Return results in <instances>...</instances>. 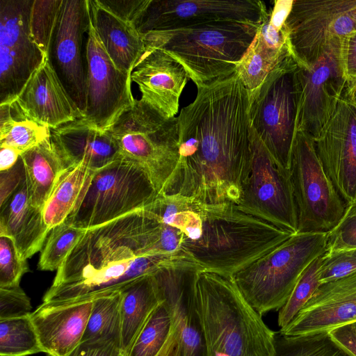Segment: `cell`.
<instances>
[{
  "mask_svg": "<svg viewBox=\"0 0 356 356\" xmlns=\"http://www.w3.org/2000/svg\"><path fill=\"white\" fill-rule=\"evenodd\" d=\"M249 107L250 91L236 72L197 88L177 117L179 159L162 193L237 204L252 156Z\"/></svg>",
  "mask_w": 356,
  "mask_h": 356,
  "instance_id": "cell-1",
  "label": "cell"
},
{
  "mask_svg": "<svg viewBox=\"0 0 356 356\" xmlns=\"http://www.w3.org/2000/svg\"><path fill=\"white\" fill-rule=\"evenodd\" d=\"M149 219L143 208L86 229L57 270L42 304L59 306L95 300L163 268L197 265L184 252L146 254Z\"/></svg>",
  "mask_w": 356,
  "mask_h": 356,
  "instance_id": "cell-2",
  "label": "cell"
},
{
  "mask_svg": "<svg viewBox=\"0 0 356 356\" xmlns=\"http://www.w3.org/2000/svg\"><path fill=\"white\" fill-rule=\"evenodd\" d=\"M200 219L181 250L202 270L232 277L293 234L246 213L236 204H200Z\"/></svg>",
  "mask_w": 356,
  "mask_h": 356,
  "instance_id": "cell-3",
  "label": "cell"
},
{
  "mask_svg": "<svg viewBox=\"0 0 356 356\" xmlns=\"http://www.w3.org/2000/svg\"><path fill=\"white\" fill-rule=\"evenodd\" d=\"M195 297L207 356H275L276 332L247 302L232 277L199 270Z\"/></svg>",
  "mask_w": 356,
  "mask_h": 356,
  "instance_id": "cell-4",
  "label": "cell"
},
{
  "mask_svg": "<svg viewBox=\"0 0 356 356\" xmlns=\"http://www.w3.org/2000/svg\"><path fill=\"white\" fill-rule=\"evenodd\" d=\"M260 24L218 21L142 35L145 49L159 48L168 53L184 67L199 88L236 72Z\"/></svg>",
  "mask_w": 356,
  "mask_h": 356,
  "instance_id": "cell-5",
  "label": "cell"
},
{
  "mask_svg": "<svg viewBox=\"0 0 356 356\" xmlns=\"http://www.w3.org/2000/svg\"><path fill=\"white\" fill-rule=\"evenodd\" d=\"M327 233H296L232 279L261 315L280 310L305 270L325 252Z\"/></svg>",
  "mask_w": 356,
  "mask_h": 356,
  "instance_id": "cell-6",
  "label": "cell"
},
{
  "mask_svg": "<svg viewBox=\"0 0 356 356\" xmlns=\"http://www.w3.org/2000/svg\"><path fill=\"white\" fill-rule=\"evenodd\" d=\"M108 131L121 155L138 164L162 193L179 162L177 117L166 118L136 99Z\"/></svg>",
  "mask_w": 356,
  "mask_h": 356,
  "instance_id": "cell-7",
  "label": "cell"
},
{
  "mask_svg": "<svg viewBox=\"0 0 356 356\" xmlns=\"http://www.w3.org/2000/svg\"><path fill=\"white\" fill-rule=\"evenodd\" d=\"M297 67L290 54L250 92L251 126L273 158L287 170L297 132Z\"/></svg>",
  "mask_w": 356,
  "mask_h": 356,
  "instance_id": "cell-8",
  "label": "cell"
},
{
  "mask_svg": "<svg viewBox=\"0 0 356 356\" xmlns=\"http://www.w3.org/2000/svg\"><path fill=\"white\" fill-rule=\"evenodd\" d=\"M158 194L147 172L122 156L95 171L83 200L66 221L89 229L144 208Z\"/></svg>",
  "mask_w": 356,
  "mask_h": 356,
  "instance_id": "cell-9",
  "label": "cell"
},
{
  "mask_svg": "<svg viewBox=\"0 0 356 356\" xmlns=\"http://www.w3.org/2000/svg\"><path fill=\"white\" fill-rule=\"evenodd\" d=\"M298 233H328L343 218L347 204L325 172L313 140L296 132L289 168Z\"/></svg>",
  "mask_w": 356,
  "mask_h": 356,
  "instance_id": "cell-10",
  "label": "cell"
},
{
  "mask_svg": "<svg viewBox=\"0 0 356 356\" xmlns=\"http://www.w3.org/2000/svg\"><path fill=\"white\" fill-rule=\"evenodd\" d=\"M286 25L291 54L299 65H311L356 31V0H293Z\"/></svg>",
  "mask_w": 356,
  "mask_h": 356,
  "instance_id": "cell-11",
  "label": "cell"
},
{
  "mask_svg": "<svg viewBox=\"0 0 356 356\" xmlns=\"http://www.w3.org/2000/svg\"><path fill=\"white\" fill-rule=\"evenodd\" d=\"M251 136L250 170L236 205L295 234L298 220L289 172L273 158L252 127Z\"/></svg>",
  "mask_w": 356,
  "mask_h": 356,
  "instance_id": "cell-12",
  "label": "cell"
},
{
  "mask_svg": "<svg viewBox=\"0 0 356 356\" xmlns=\"http://www.w3.org/2000/svg\"><path fill=\"white\" fill-rule=\"evenodd\" d=\"M343 40L331 44L312 65L298 63L296 130L312 139L332 116L348 83L342 60Z\"/></svg>",
  "mask_w": 356,
  "mask_h": 356,
  "instance_id": "cell-13",
  "label": "cell"
},
{
  "mask_svg": "<svg viewBox=\"0 0 356 356\" xmlns=\"http://www.w3.org/2000/svg\"><path fill=\"white\" fill-rule=\"evenodd\" d=\"M268 10L255 0H145L135 27L144 34L218 21L261 24Z\"/></svg>",
  "mask_w": 356,
  "mask_h": 356,
  "instance_id": "cell-14",
  "label": "cell"
},
{
  "mask_svg": "<svg viewBox=\"0 0 356 356\" xmlns=\"http://www.w3.org/2000/svg\"><path fill=\"white\" fill-rule=\"evenodd\" d=\"M86 60L87 104L83 118L97 129L108 131L136 99L131 90V75L113 63L93 27L89 13Z\"/></svg>",
  "mask_w": 356,
  "mask_h": 356,
  "instance_id": "cell-15",
  "label": "cell"
},
{
  "mask_svg": "<svg viewBox=\"0 0 356 356\" xmlns=\"http://www.w3.org/2000/svg\"><path fill=\"white\" fill-rule=\"evenodd\" d=\"M32 0H0V104L15 101L44 56L32 40Z\"/></svg>",
  "mask_w": 356,
  "mask_h": 356,
  "instance_id": "cell-16",
  "label": "cell"
},
{
  "mask_svg": "<svg viewBox=\"0 0 356 356\" xmlns=\"http://www.w3.org/2000/svg\"><path fill=\"white\" fill-rule=\"evenodd\" d=\"M313 140L319 160L347 206L356 204V96L348 83L332 116Z\"/></svg>",
  "mask_w": 356,
  "mask_h": 356,
  "instance_id": "cell-17",
  "label": "cell"
},
{
  "mask_svg": "<svg viewBox=\"0 0 356 356\" xmlns=\"http://www.w3.org/2000/svg\"><path fill=\"white\" fill-rule=\"evenodd\" d=\"M87 0H63L48 54L68 95L83 117L87 104Z\"/></svg>",
  "mask_w": 356,
  "mask_h": 356,
  "instance_id": "cell-18",
  "label": "cell"
},
{
  "mask_svg": "<svg viewBox=\"0 0 356 356\" xmlns=\"http://www.w3.org/2000/svg\"><path fill=\"white\" fill-rule=\"evenodd\" d=\"M197 265L163 268L153 273L178 334L180 356H207L195 297Z\"/></svg>",
  "mask_w": 356,
  "mask_h": 356,
  "instance_id": "cell-19",
  "label": "cell"
},
{
  "mask_svg": "<svg viewBox=\"0 0 356 356\" xmlns=\"http://www.w3.org/2000/svg\"><path fill=\"white\" fill-rule=\"evenodd\" d=\"M356 323V271L321 284L294 318L279 332L304 335Z\"/></svg>",
  "mask_w": 356,
  "mask_h": 356,
  "instance_id": "cell-20",
  "label": "cell"
},
{
  "mask_svg": "<svg viewBox=\"0 0 356 356\" xmlns=\"http://www.w3.org/2000/svg\"><path fill=\"white\" fill-rule=\"evenodd\" d=\"M131 81L139 88L143 101L166 118L179 111V98L189 76L172 56L159 48H146L135 65Z\"/></svg>",
  "mask_w": 356,
  "mask_h": 356,
  "instance_id": "cell-21",
  "label": "cell"
},
{
  "mask_svg": "<svg viewBox=\"0 0 356 356\" xmlns=\"http://www.w3.org/2000/svg\"><path fill=\"white\" fill-rule=\"evenodd\" d=\"M14 102L26 118L49 129L83 117L60 82L48 56L30 76Z\"/></svg>",
  "mask_w": 356,
  "mask_h": 356,
  "instance_id": "cell-22",
  "label": "cell"
},
{
  "mask_svg": "<svg viewBox=\"0 0 356 356\" xmlns=\"http://www.w3.org/2000/svg\"><path fill=\"white\" fill-rule=\"evenodd\" d=\"M93 301L59 306L42 303L30 314L43 353L67 356L81 343Z\"/></svg>",
  "mask_w": 356,
  "mask_h": 356,
  "instance_id": "cell-23",
  "label": "cell"
},
{
  "mask_svg": "<svg viewBox=\"0 0 356 356\" xmlns=\"http://www.w3.org/2000/svg\"><path fill=\"white\" fill-rule=\"evenodd\" d=\"M50 134L67 168L84 162L96 171L122 156L108 131L91 126L83 117L50 129Z\"/></svg>",
  "mask_w": 356,
  "mask_h": 356,
  "instance_id": "cell-24",
  "label": "cell"
},
{
  "mask_svg": "<svg viewBox=\"0 0 356 356\" xmlns=\"http://www.w3.org/2000/svg\"><path fill=\"white\" fill-rule=\"evenodd\" d=\"M87 5L91 22L106 51L118 69L131 75L145 51L142 34L100 0H87Z\"/></svg>",
  "mask_w": 356,
  "mask_h": 356,
  "instance_id": "cell-25",
  "label": "cell"
},
{
  "mask_svg": "<svg viewBox=\"0 0 356 356\" xmlns=\"http://www.w3.org/2000/svg\"><path fill=\"white\" fill-rule=\"evenodd\" d=\"M0 209V235L12 238L24 259L40 250L50 230L29 200L26 177Z\"/></svg>",
  "mask_w": 356,
  "mask_h": 356,
  "instance_id": "cell-26",
  "label": "cell"
},
{
  "mask_svg": "<svg viewBox=\"0 0 356 356\" xmlns=\"http://www.w3.org/2000/svg\"><path fill=\"white\" fill-rule=\"evenodd\" d=\"M33 206L43 210L58 178L67 169L51 134L37 146L21 154Z\"/></svg>",
  "mask_w": 356,
  "mask_h": 356,
  "instance_id": "cell-27",
  "label": "cell"
},
{
  "mask_svg": "<svg viewBox=\"0 0 356 356\" xmlns=\"http://www.w3.org/2000/svg\"><path fill=\"white\" fill-rule=\"evenodd\" d=\"M121 293V349L127 356L144 324L163 300L153 274L136 280Z\"/></svg>",
  "mask_w": 356,
  "mask_h": 356,
  "instance_id": "cell-28",
  "label": "cell"
},
{
  "mask_svg": "<svg viewBox=\"0 0 356 356\" xmlns=\"http://www.w3.org/2000/svg\"><path fill=\"white\" fill-rule=\"evenodd\" d=\"M94 172L84 162L63 172L42 210L44 222L50 231L65 222L78 209Z\"/></svg>",
  "mask_w": 356,
  "mask_h": 356,
  "instance_id": "cell-29",
  "label": "cell"
},
{
  "mask_svg": "<svg viewBox=\"0 0 356 356\" xmlns=\"http://www.w3.org/2000/svg\"><path fill=\"white\" fill-rule=\"evenodd\" d=\"M293 0L274 1L258 27L251 44L254 51L272 67H275L290 53L286 18L292 8Z\"/></svg>",
  "mask_w": 356,
  "mask_h": 356,
  "instance_id": "cell-30",
  "label": "cell"
},
{
  "mask_svg": "<svg viewBox=\"0 0 356 356\" xmlns=\"http://www.w3.org/2000/svg\"><path fill=\"white\" fill-rule=\"evenodd\" d=\"M50 134V129L26 118L15 102L0 104V145L21 154L37 146Z\"/></svg>",
  "mask_w": 356,
  "mask_h": 356,
  "instance_id": "cell-31",
  "label": "cell"
},
{
  "mask_svg": "<svg viewBox=\"0 0 356 356\" xmlns=\"http://www.w3.org/2000/svg\"><path fill=\"white\" fill-rule=\"evenodd\" d=\"M121 291L94 300L81 341L106 339L121 346Z\"/></svg>",
  "mask_w": 356,
  "mask_h": 356,
  "instance_id": "cell-32",
  "label": "cell"
},
{
  "mask_svg": "<svg viewBox=\"0 0 356 356\" xmlns=\"http://www.w3.org/2000/svg\"><path fill=\"white\" fill-rule=\"evenodd\" d=\"M41 352L30 314L0 320V356H27Z\"/></svg>",
  "mask_w": 356,
  "mask_h": 356,
  "instance_id": "cell-33",
  "label": "cell"
},
{
  "mask_svg": "<svg viewBox=\"0 0 356 356\" xmlns=\"http://www.w3.org/2000/svg\"><path fill=\"white\" fill-rule=\"evenodd\" d=\"M275 356H351L329 332L286 336L276 332Z\"/></svg>",
  "mask_w": 356,
  "mask_h": 356,
  "instance_id": "cell-34",
  "label": "cell"
},
{
  "mask_svg": "<svg viewBox=\"0 0 356 356\" xmlns=\"http://www.w3.org/2000/svg\"><path fill=\"white\" fill-rule=\"evenodd\" d=\"M172 327L170 312L163 301L144 324L127 356H156L167 341Z\"/></svg>",
  "mask_w": 356,
  "mask_h": 356,
  "instance_id": "cell-35",
  "label": "cell"
},
{
  "mask_svg": "<svg viewBox=\"0 0 356 356\" xmlns=\"http://www.w3.org/2000/svg\"><path fill=\"white\" fill-rule=\"evenodd\" d=\"M86 231L67 221L51 229L41 253L38 268L48 271L58 270Z\"/></svg>",
  "mask_w": 356,
  "mask_h": 356,
  "instance_id": "cell-36",
  "label": "cell"
},
{
  "mask_svg": "<svg viewBox=\"0 0 356 356\" xmlns=\"http://www.w3.org/2000/svg\"><path fill=\"white\" fill-rule=\"evenodd\" d=\"M63 0H33L29 14L32 40L44 56H48Z\"/></svg>",
  "mask_w": 356,
  "mask_h": 356,
  "instance_id": "cell-37",
  "label": "cell"
},
{
  "mask_svg": "<svg viewBox=\"0 0 356 356\" xmlns=\"http://www.w3.org/2000/svg\"><path fill=\"white\" fill-rule=\"evenodd\" d=\"M322 255L305 270L287 301L279 310L277 324L280 328L286 327L294 318L321 284L319 269Z\"/></svg>",
  "mask_w": 356,
  "mask_h": 356,
  "instance_id": "cell-38",
  "label": "cell"
},
{
  "mask_svg": "<svg viewBox=\"0 0 356 356\" xmlns=\"http://www.w3.org/2000/svg\"><path fill=\"white\" fill-rule=\"evenodd\" d=\"M29 271L12 238L0 235V288L19 286L22 275Z\"/></svg>",
  "mask_w": 356,
  "mask_h": 356,
  "instance_id": "cell-39",
  "label": "cell"
},
{
  "mask_svg": "<svg viewBox=\"0 0 356 356\" xmlns=\"http://www.w3.org/2000/svg\"><path fill=\"white\" fill-rule=\"evenodd\" d=\"M356 248V204L348 206L337 225L327 234L325 253Z\"/></svg>",
  "mask_w": 356,
  "mask_h": 356,
  "instance_id": "cell-40",
  "label": "cell"
},
{
  "mask_svg": "<svg viewBox=\"0 0 356 356\" xmlns=\"http://www.w3.org/2000/svg\"><path fill=\"white\" fill-rule=\"evenodd\" d=\"M356 271V248L324 253L319 269L321 284L332 281Z\"/></svg>",
  "mask_w": 356,
  "mask_h": 356,
  "instance_id": "cell-41",
  "label": "cell"
},
{
  "mask_svg": "<svg viewBox=\"0 0 356 356\" xmlns=\"http://www.w3.org/2000/svg\"><path fill=\"white\" fill-rule=\"evenodd\" d=\"M29 298L19 286L0 288V320L30 314Z\"/></svg>",
  "mask_w": 356,
  "mask_h": 356,
  "instance_id": "cell-42",
  "label": "cell"
},
{
  "mask_svg": "<svg viewBox=\"0 0 356 356\" xmlns=\"http://www.w3.org/2000/svg\"><path fill=\"white\" fill-rule=\"evenodd\" d=\"M67 356H126L115 341L98 339L81 343Z\"/></svg>",
  "mask_w": 356,
  "mask_h": 356,
  "instance_id": "cell-43",
  "label": "cell"
},
{
  "mask_svg": "<svg viewBox=\"0 0 356 356\" xmlns=\"http://www.w3.org/2000/svg\"><path fill=\"white\" fill-rule=\"evenodd\" d=\"M24 178L25 170L21 157L13 168L0 172V206L15 192Z\"/></svg>",
  "mask_w": 356,
  "mask_h": 356,
  "instance_id": "cell-44",
  "label": "cell"
},
{
  "mask_svg": "<svg viewBox=\"0 0 356 356\" xmlns=\"http://www.w3.org/2000/svg\"><path fill=\"white\" fill-rule=\"evenodd\" d=\"M100 1L115 14L135 26L145 0H100Z\"/></svg>",
  "mask_w": 356,
  "mask_h": 356,
  "instance_id": "cell-45",
  "label": "cell"
},
{
  "mask_svg": "<svg viewBox=\"0 0 356 356\" xmlns=\"http://www.w3.org/2000/svg\"><path fill=\"white\" fill-rule=\"evenodd\" d=\"M342 60L345 74L350 84L356 83V31L343 40Z\"/></svg>",
  "mask_w": 356,
  "mask_h": 356,
  "instance_id": "cell-46",
  "label": "cell"
},
{
  "mask_svg": "<svg viewBox=\"0 0 356 356\" xmlns=\"http://www.w3.org/2000/svg\"><path fill=\"white\" fill-rule=\"evenodd\" d=\"M332 339L351 356H356V326L348 323L329 331Z\"/></svg>",
  "mask_w": 356,
  "mask_h": 356,
  "instance_id": "cell-47",
  "label": "cell"
},
{
  "mask_svg": "<svg viewBox=\"0 0 356 356\" xmlns=\"http://www.w3.org/2000/svg\"><path fill=\"white\" fill-rule=\"evenodd\" d=\"M21 153L10 147H1L0 172L13 168L18 161Z\"/></svg>",
  "mask_w": 356,
  "mask_h": 356,
  "instance_id": "cell-48",
  "label": "cell"
},
{
  "mask_svg": "<svg viewBox=\"0 0 356 356\" xmlns=\"http://www.w3.org/2000/svg\"><path fill=\"white\" fill-rule=\"evenodd\" d=\"M156 356H180L178 334L173 325L167 341Z\"/></svg>",
  "mask_w": 356,
  "mask_h": 356,
  "instance_id": "cell-49",
  "label": "cell"
},
{
  "mask_svg": "<svg viewBox=\"0 0 356 356\" xmlns=\"http://www.w3.org/2000/svg\"><path fill=\"white\" fill-rule=\"evenodd\" d=\"M353 86V88H354V90H355V96H356V83L355 84H350Z\"/></svg>",
  "mask_w": 356,
  "mask_h": 356,
  "instance_id": "cell-50",
  "label": "cell"
},
{
  "mask_svg": "<svg viewBox=\"0 0 356 356\" xmlns=\"http://www.w3.org/2000/svg\"><path fill=\"white\" fill-rule=\"evenodd\" d=\"M355 323V326H356V323Z\"/></svg>",
  "mask_w": 356,
  "mask_h": 356,
  "instance_id": "cell-51",
  "label": "cell"
}]
</instances>
